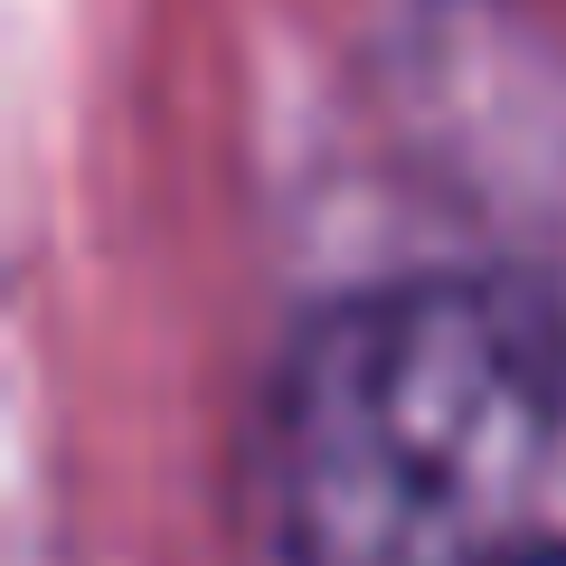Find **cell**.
<instances>
[{
    "label": "cell",
    "instance_id": "obj_1",
    "mask_svg": "<svg viewBox=\"0 0 566 566\" xmlns=\"http://www.w3.org/2000/svg\"><path fill=\"white\" fill-rule=\"evenodd\" d=\"M566 444V303L528 274H397L293 340L274 528L293 566H501Z\"/></svg>",
    "mask_w": 566,
    "mask_h": 566
},
{
    "label": "cell",
    "instance_id": "obj_2",
    "mask_svg": "<svg viewBox=\"0 0 566 566\" xmlns=\"http://www.w3.org/2000/svg\"><path fill=\"white\" fill-rule=\"evenodd\" d=\"M501 566H566V538H520Z\"/></svg>",
    "mask_w": 566,
    "mask_h": 566
}]
</instances>
